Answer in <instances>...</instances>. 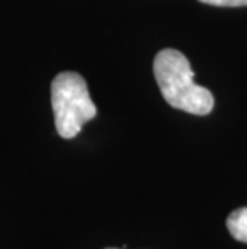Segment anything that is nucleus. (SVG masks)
<instances>
[{
	"label": "nucleus",
	"instance_id": "2",
	"mask_svg": "<svg viewBox=\"0 0 247 249\" xmlns=\"http://www.w3.org/2000/svg\"><path fill=\"white\" fill-rule=\"evenodd\" d=\"M50 93L55 127L61 139H74L83 124L97 116V107L88 93L87 82L79 72H60L51 82Z\"/></svg>",
	"mask_w": 247,
	"mask_h": 249
},
{
	"label": "nucleus",
	"instance_id": "3",
	"mask_svg": "<svg viewBox=\"0 0 247 249\" xmlns=\"http://www.w3.org/2000/svg\"><path fill=\"white\" fill-rule=\"evenodd\" d=\"M227 229L236 241L247 243V208H239L228 215Z\"/></svg>",
	"mask_w": 247,
	"mask_h": 249
},
{
	"label": "nucleus",
	"instance_id": "4",
	"mask_svg": "<svg viewBox=\"0 0 247 249\" xmlns=\"http://www.w3.org/2000/svg\"><path fill=\"white\" fill-rule=\"evenodd\" d=\"M214 7H247V0H199Z\"/></svg>",
	"mask_w": 247,
	"mask_h": 249
},
{
	"label": "nucleus",
	"instance_id": "1",
	"mask_svg": "<svg viewBox=\"0 0 247 249\" xmlns=\"http://www.w3.org/2000/svg\"><path fill=\"white\" fill-rule=\"evenodd\" d=\"M152 71L162 97L172 108L206 116L214 109V95L194 82L188 58L175 49H164L156 55Z\"/></svg>",
	"mask_w": 247,
	"mask_h": 249
},
{
	"label": "nucleus",
	"instance_id": "5",
	"mask_svg": "<svg viewBox=\"0 0 247 249\" xmlns=\"http://www.w3.org/2000/svg\"><path fill=\"white\" fill-rule=\"evenodd\" d=\"M106 249H117V248H106Z\"/></svg>",
	"mask_w": 247,
	"mask_h": 249
}]
</instances>
